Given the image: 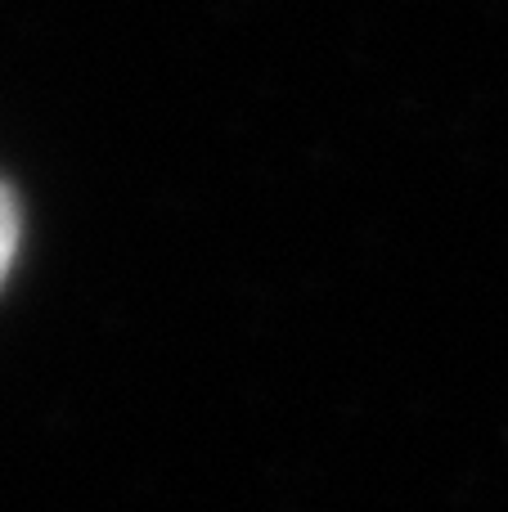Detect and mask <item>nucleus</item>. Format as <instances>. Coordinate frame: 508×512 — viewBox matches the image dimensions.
Returning <instances> with one entry per match:
<instances>
[{"instance_id":"1","label":"nucleus","mask_w":508,"mask_h":512,"mask_svg":"<svg viewBox=\"0 0 508 512\" xmlns=\"http://www.w3.org/2000/svg\"><path fill=\"white\" fill-rule=\"evenodd\" d=\"M14 252H18V207L9 198V189L0 185V283H5L9 265H14Z\"/></svg>"}]
</instances>
